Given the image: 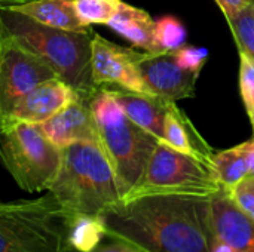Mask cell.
I'll return each instance as SVG.
<instances>
[{
    "label": "cell",
    "mask_w": 254,
    "mask_h": 252,
    "mask_svg": "<svg viewBox=\"0 0 254 252\" xmlns=\"http://www.w3.org/2000/svg\"><path fill=\"white\" fill-rule=\"evenodd\" d=\"M235 205L254 221V177H247L228 192Z\"/></svg>",
    "instance_id": "cell-25"
},
{
    "label": "cell",
    "mask_w": 254,
    "mask_h": 252,
    "mask_svg": "<svg viewBox=\"0 0 254 252\" xmlns=\"http://www.w3.org/2000/svg\"><path fill=\"white\" fill-rule=\"evenodd\" d=\"M91 252H147L143 248L137 247L135 244L125 241L122 238L113 236V235H106V238L92 250Z\"/></svg>",
    "instance_id": "cell-26"
},
{
    "label": "cell",
    "mask_w": 254,
    "mask_h": 252,
    "mask_svg": "<svg viewBox=\"0 0 254 252\" xmlns=\"http://www.w3.org/2000/svg\"><path fill=\"white\" fill-rule=\"evenodd\" d=\"M162 141L177 151L198 157L211 165V157L214 151L205 143L196 128L190 123L188 116L179 110L176 102H171L168 108Z\"/></svg>",
    "instance_id": "cell-16"
},
{
    "label": "cell",
    "mask_w": 254,
    "mask_h": 252,
    "mask_svg": "<svg viewBox=\"0 0 254 252\" xmlns=\"http://www.w3.org/2000/svg\"><path fill=\"white\" fill-rule=\"evenodd\" d=\"M80 94L67 85L60 77H54L39 83L33 88L13 108L7 122L3 125H9L12 122H24L31 125H40L57 113H60L65 105L73 102ZM1 126V128H3Z\"/></svg>",
    "instance_id": "cell-12"
},
{
    "label": "cell",
    "mask_w": 254,
    "mask_h": 252,
    "mask_svg": "<svg viewBox=\"0 0 254 252\" xmlns=\"http://www.w3.org/2000/svg\"><path fill=\"white\" fill-rule=\"evenodd\" d=\"M0 24L82 97L92 98L100 89L92 83L91 77L92 30L79 33L52 28L22 13L1 7Z\"/></svg>",
    "instance_id": "cell-3"
},
{
    "label": "cell",
    "mask_w": 254,
    "mask_h": 252,
    "mask_svg": "<svg viewBox=\"0 0 254 252\" xmlns=\"http://www.w3.org/2000/svg\"><path fill=\"white\" fill-rule=\"evenodd\" d=\"M253 131H254V125H253ZM253 138H254V135H253Z\"/></svg>",
    "instance_id": "cell-30"
},
{
    "label": "cell",
    "mask_w": 254,
    "mask_h": 252,
    "mask_svg": "<svg viewBox=\"0 0 254 252\" xmlns=\"http://www.w3.org/2000/svg\"><path fill=\"white\" fill-rule=\"evenodd\" d=\"M186 28L180 19L167 15L155 22V43L159 52H174L186 43Z\"/></svg>",
    "instance_id": "cell-20"
},
{
    "label": "cell",
    "mask_w": 254,
    "mask_h": 252,
    "mask_svg": "<svg viewBox=\"0 0 254 252\" xmlns=\"http://www.w3.org/2000/svg\"><path fill=\"white\" fill-rule=\"evenodd\" d=\"M79 19L91 27L94 24L107 25L116 15L122 0H73Z\"/></svg>",
    "instance_id": "cell-21"
},
{
    "label": "cell",
    "mask_w": 254,
    "mask_h": 252,
    "mask_svg": "<svg viewBox=\"0 0 254 252\" xmlns=\"http://www.w3.org/2000/svg\"><path fill=\"white\" fill-rule=\"evenodd\" d=\"M211 168L222 189L228 192L249 177V168L241 144L214 153L211 157Z\"/></svg>",
    "instance_id": "cell-18"
},
{
    "label": "cell",
    "mask_w": 254,
    "mask_h": 252,
    "mask_svg": "<svg viewBox=\"0 0 254 252\" xmlns=\"http://www.w3.org/2000/svg\"><path fill=\"white\" fill-rule=\"evenodd\" d=\"M107 233L147 252H213L210 196L146 195L101 214Z\"/></svg>",
    "instance_id": "cell-1"
},
{
    "label": "cell",
    "mask_w": 254,
    "mask_h": 252,
    "mask_svg": "<svg viewBox=\"0 0 254 252\" xmlns=\"http://www.w3.org/2000/svg\"><path fill=\"white\" fill-rule=\"evenodd\" d=\"M106 89L121 104L127 116L134 123L155 135L159 141L164 140L165 117L171 101H167L158 95L138 94L118 86H110Z\"/></svg>",
    "instance_id": "cell-14"
},
{
    "label": "cell",
    "mask_w": 254,
    "mask_h": 252,
    "mask_svg": "<svg viewBox=\"0 0 254 252\" xmlns=\"http://www.w3.org/2000/svg\"><path fill=\"white\" fill-rule=\"evenodd\" d=\"M213 252H254V221L220 189L210 196Z\"/></svg>",
    "instance_id": "cell-11"
},
{
    "label": "cell",
    "mask_w": 254,
    "mask_h": 252,
    "mask_svg": "<svg viewBox=\"0 0 254 252\" xmlns=\"http://www.w3.org/2000/svg\"><path fill=\"white\" fill-rule=\"evenodd\" d=\"M91 100L79 95L49 120L40 123L42 132L60 150L79 141H97V128L91 110Z\"/></svg>",
    "instance_id": "cell-13"
},
{
    "label": "cell",
    "mask_w": 254,
    "mask_h": 252,
    "mask_svg": "<svg viewBox=\"0 0 254 252\" xmlns=\"http://www.w3.org/2000/svg\"><path fill=\"white\" fill-rule=\"evenodd\" d=\"M107 25L135 48L149 53H161L155 43V21L146 10L122 1Z\"/></svg>",
    "instance_id": "cell-17"
},
{
    "label": "cell",
    "mask_w": 254,
    "mask_h": 252,
    "mask_svg": "<svg viewBox=\"0 0 254 252\" xmlns=\"http://www.w3.org/2000/svg\"><path fill=\"white\" fill-rule=\"evenodd\" d=\"M243 153L246 156L247 168H249V177H254V138L241 144Z\"/></svg>",
    "instance_id": "cell-28"
},
{
    "label": "cell",
    "mask_w": 254,
    "mask_h": 252,
    "mask_svg": "<svg viewBox=\"0 0 254 252\" xmlns=\"http://www.w3.org/2000/svg\"><path fill=\"white\" fill-rule=\"evenodd\" d=\"M54 77V70L0 24V128L33 88Z\"/></svg>",
    "instance_id": "cell-8"
},
{
    "label": "cell",
    "mask_w": 254,
    "mask_h": 252,
    "mask_svg": "<svg viewBox=\"0 0 254 252\" xmlns=\"http://www.w3.org/2000/svg\"><path fill=\"white\" fill-rule=\"evenodd\" d=\"M173 56H174L176 62L183 70H186L188 73H192L195 76H199L202 67L205 65V62L208 59V50L205 48H199V46L183 45L182 48H179L177 50L173 52Z\"/></svg>",
    "instance_id": "cell-24"
},
{
    "label": "cell",
    "mask_w": 254,
    "mask_h": 252,
    "mask_svg": "<svg viewBox=\"0 0 254 252\" xmlns=\"http://www.w3.org/2000/svg\"><path fill=\"white\" fill-rule=\"evenodd\" d=\"M216 3L220 6L222 12L228 18V16H232V15L238 13L240 10L246 9L247 6L254 4V0H216Z\"/></svg>",
    "instance_id": "cell-27"
},
{
    "label": "cell",
    "mask_w": 254,
    "mask_h": 252,
    "mask_svg": "<svg viewBox=\"0 0 254 252\" xmlns=\"http://www.w3.org/2000/svg\"><path fill=\"white\" fill-rule=\"evenodd\" d=\"M91 77L97 88L118 86L153 95L138 73L135 50L121 48L97 33H94L91 42Z\"/></svg>",
    "instance_id": "cell-9"
},
{
    "label": "cell",
    "mask_w": 254,
    "mask_h": 252,
    "mask_svg": "<svg viewBox=\"0 0 254 252\" xmlns=\"http://www.w3.org/2000/svg\"><path fill=\"white\" fill-rule=\"evenodd\" d=\"M0 7L22 13L52 28L79 33L91 30L79 19L73 0H0Z\"/></svg>",
    "instance_id": "cell-15"
},
{
    "label": "cell",
    "mask_w": 254,
    "mask_h": 252,
    "mask_svg": "<svg viewBox=\"0 0 254 252\" xmlns=\"http://www.w3.org/2000/svg\"><path fill=\"white\" fill-rule=\"evenodd\" d=\"M107 235L101 217L73 215L68 217V242L80 252H91Z\"/></svg>",
    "instance_id": "cell-19"
},
{
    "label": "cell",
    "mask_w": 254,
    "mask_h": 252,
    "mask_svg": "<svg viewBox=\"0 0 254 252\" xmlns=\"http://www.w3.org/2000/svg\"><path fill=\"white\" fill-rule=\"evenodd\" d=\"M70 247L68 215L49 192L0 202V252H64Z\"/></svg>",
    "instance_id": "cell-5"
},
{
    "label": "cell",
    "mask_w": 254,
    "mask_h": 252,
    "mask_svg": "<svg viewBox=\"0 0 254 252\" xmlns=\"http://www.w3.org/2000/svg\"><path fill=\"white\" fill-rule=\"evenodd\" d=\"M91 110L98 144L113 168L124 198L141 180L159 140L134 123L106 88L95 92L91 100Z\"/></svg>",
    "instance_id": "cell-4"
},
{
    "label": "cell",
    "mask_w": 254,
    "mask_h": 252,
    "mask_svg": "<svg viewBox=\"0 0 254 252\" xmlns=\"http://www.w3.org/2000/svg\"><path fill=\"white\" fill-rule=\"evenodd\" d=\"M64 252H80V251H77V250H74L73 247H70V248H68L67 251H64Z\"/></svg>",
    "instance_id": "cell-29"
},
{
    "label": "cell",
    "mask_w": 254,
    "mask_h": 252,
    "mask_svg": "<svg viewBox=\"0 0 254 252\" xmlns=\"http://www.w3.org/2000/svg\"><path fill=\"white\" fill-rule=\"evenodd\" d=\"M219 184L210 163L174 150L159 141L147 162L138 184L122 199L146 195H202L219 192Z\"/></svg>",
    "instance_id": "cell-7"
},
{
    "label": "cell",
    "mask_w": 254,
    "mask_h": 252,
    "mask_svg": "<svg viewBox=\"0 0 254 252\" xmlns=\"http://www.w3.org/2000/svg\"><path fill=\"white\" fill-rule=\"evenodd\" d=\"M226 19L235 36L240 50L249 53L254 59V4L247 6Z\"/></svg>",
    "instance_id": "cell-22"
},
{
    "label": "cell",
    "mask_w": 254,
    "mask_h": 252,
    "mask_svg": "<svg viewBox=\"0 0 254 252\" xmlns=\"http://www.w3.org/2000/svg\"><path fill=\"white\" fill-rule=\"evenodd\" d=\"M240 94L254 125V59L243 50H240Z\"/></svg>",
    "instance_id": "cell-23"
},
{
    "label": "cell",
    "mask_w": 254,
    "mask_h": 252,
    "mask_svg": "<svg viewBox=\"0 0 254 252\" xmlns=\"http://www.w3.org/2000/svg\"><path fill=\"white\" fill-rule=\"evenodd\" d=\"M135 64L150 94L171 102L195 97L198 76L183 70L176 62L173 52L149 53L135 50Z\"/></svg>",
    "instance_id": "cell-10"
},
{
    "label": "cell",
    "mask_w": 254,
    "mask_h": 252,
    "mask_svg": "<svg viewBox=\"0 0 254 252\" xmlns=\"http://www.w3.org/2000/svg\"><path fill=\"white\" fill-rule=\"evenodd\" d=\"M68 217H101L122 196L113 168L97 141L61 149V162L48 190Z\"/></svg>",
    "instance_id": "cell-2"
},
{
    "label": "cell",
    "mask_w": 254,
    "mask_h": 252,
    "mask_svg": "<svg viewBox=\"0 0 254 252\" xmlns=\"http://www.w3.org/2000/svg\"><path fill=\"white\" fill-rule=\"evenodd\" d=\"M60 162L61 150L39 125L12 122L0 128V163L24 192L48 190Z\"/></svg>",
    "instance_id": "cell-6"
}]
</instances>
